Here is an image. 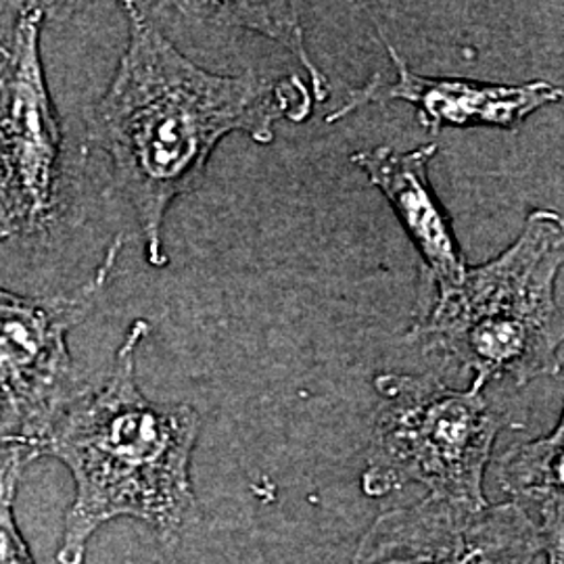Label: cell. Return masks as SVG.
Listing matches in <instances>:
<instances>
[{"label": "cell", "instance_id": "1", "mask_svg": "<svg viewBox=\"0 0 564 564\" xmlns=\"http://www.w3.org/2000/svg\"><path fill=\"white\" fill-rule=\"evenodd\" d=\"M128 44L113 80L88 113V144L111 162L113 186L141 226L147 262L167 265L163 226L193 193L230 134L270 144L276 123H302L314 97L300 76H223L182 55L142 4L123 2Z\"/></svg>", "mask_w": 564, "mask_h": 564}, {"label": "cell", "instance_id": "2", "mask_svg": "<svg viewBox=\"0 0 564 564\" xmlns=\"http://www.w3.org/2000/svg\"><path fill=\"white\" fill-rule=\"evenodd\" d=\"M151 326H128L107 379L63 408L41 458L72 473L76 496L65 514L57 563L82 564L102 524L137 519L174 544L197 512L191 477L202 416L188 403L151 402L137 381V356Z\"/></svg>", "mask_w": 564, "mask_h": 564}, {"label": "cell", "instance_id": "3", "mask_svg": "<svg viewBox=\"0 0 564 564\" xmlns=\"http://www.w3.org/2000/svg\"><path fill=\"white\" fill-rule=\"evenodd\" d=\"M564 260V223L552 209L527 216L521 235L494 260L468 265L449 289L421 284L408 339L452 360L470 389L494 381L527 387L563 368V310L556 281Z\"/></svg>", "mask_w": 564, "mask_h": 564}, {"label": "cell", "instance_id": "4", "mask_svg": "<svg viewBox=\"0 0 564 564\" xmlns=\"http://www.w3.org/2000/svg\"><path fill=\"white\" fill-rule=\"evenodd\" d=\"M360 487L384 498L421 485L429 498L481 508L491 449L506 416L484 391L452 389L433 375L381 372Z\"/></svg>", "mask_w": 564, "mask_h": 564}, {"label": "cell", "instance_id": "5", "mask_svg": "<svg viewBox=\"0 0 564 564\" xmlns=\"http://www.w3.org/2000/svg\"><path fill=\"white\" fill-rule=\"evenodd\" d=\"M121 249L116 237L74 291L32 297L0 284V473L23 475L39 460L57 416L80 393L67 337L99 302Z\"/></svg>", "mask_w": 564, "mask_h": 564}, {"label": "cell", "instance_id": "6", "mask_svg": "<svg viewBox=\"0 0 564 564\" xmlns=\"http://www.w3.org/2000/svg\"><path fill=\"white\" fill-rule=\"evenodd\" d=\"M28 4L0 44V242L48 235L63 216L65 134L51 97L42 28Z\"/></svg>", "mask_w": 564, "mask_h": 564}, {"label": "cell", "instance_id": "7", "mask_svg": "<svg viewBox=\"0 0 564 564\" xmlns=\"http://www.w3.org/2000/svg\"><path fill=\"white\" fill-rule=\"evenodd\" d=\"M542 552L540 529L512 502L468 508L426 496L379 514L351 564H533Z\"/></svg>", "mask_w": 564, "mask_h": 564}, {"label": "cell", "instance_id": "8", "mask_svg": "<svg viewBox=\"0 0 564 564\" xmlns=\"http://www.w3.org/2000/svg\"><path fill=\"white\" fill-rule=\"evenodd\" d=\"M384 53L393 65V80L383 74L372 76L347 95L341 109L326 121L343 120L368 105L403 101L416 109L424 132L437 134L444 128H500L517 130L529 116L545 105L563 101V86L533 80L524 84H496L470 78H429L416 74L398 48L381 36Z\"/></svg>", "mask_w": 564, "mask_h": 564}, {"label": "cell", "instance_id": "9", "mask_svg": "<svg viewBox=\"0 0 564 564\" xmlns=\"http://www.w3.org/2000/svg\"><path fill=\"white\" fill-rule=\"evenodd\" d=\"M435 155L437 144H423L412 151L381 144L354 153L351 163L383 193L414 242L424 262L421 284L442 291L463 281L468 263L452 218L431 184L429 167Z\"/></svg>", "mask_w": 564, "mask_h": 564}, {"label": "cell", "instance_id": "10", "mask_svg": "<svg viewBox=\"0 0 564 564\" xmlns=\"http://www.w3.org/2000/svg\"><path fill=\"white\" fill-rule=\"evenodd\" d=\"M563 449L561 421L550 435L508 449L498 466V484L508 502L535 523L542 540L564 531Z\"/></svg>", "mask_w": 564, "mask_h": 564}, {"label": "cell", "instance_id": "11", "mask_svg": "<svg viewBox=\"0 0 564 564\" xmlns=\"http://www.w3.org/2000/svg\"><path fill=\"white\" fill-rule=\"evenodd\" d=\"M191 13L202 15L212 21H220L226 25H237L253 34L265 36L281 44L282 48L300 61L310 80V93L314 101L328 99L330 86L305 48L303 23L295 4L291 2H202V4H184Z\"/></svg>", "mask_w": 564, "mask_h": 564}, {"label": "cell", "instance_id": "12", "mask_svg": "<svg viewBox=\"0 0 564 564\" xmlns=\"http://www.w3.org/2000/svg\"><path fill=\"white\" fill-rule=\"evenodd\" d=\"M20 479L18 473H0V564H36L13 512Z\"/></svg>", "mask_w": 564, "mask_h": 564}]
</instances>
